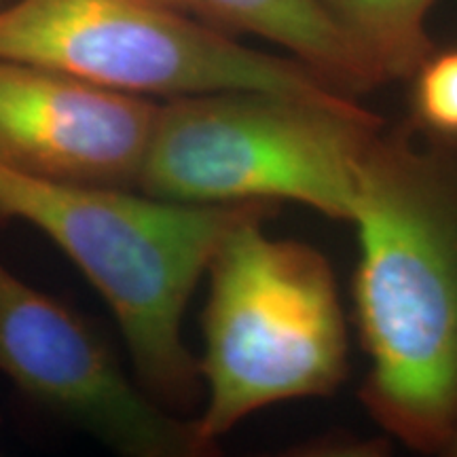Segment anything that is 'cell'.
Returning <instances> with one entry per match:
<instances>
[{
  "label": "cell",
  "instance_id": "277c9868",
  "mask_svg": "<svg viewBox=\"0 0 457 457\" xmlns=\"http://www.w3.org/2000/svg\"><path fill=\"white\" fill-rule=\"evenodd\" d=\"M379 128L353 100L265 91L171 98L159 104L138 188L187 204L295 202L350 220L360 162Z\"/></svg>",
  "mask_w": 457,
  "mask_h": 457
},
{
  "label": "cell",
  "instance_id": "3957f363",
  "mask_svg": "<svg viewBox=\"0 0 457 457\" xmlns=\"http://www.w3.org/2000/svg\"><path fill=\"white\" fill-rule=\"evenodd\" d=\"M262 205L227 231L208 265L205 409L193 421L212 451L245 417L286 400L328 396L347 375V328L333 270L312 245L276 239Z\"/></svg>",
  "mask_w": 457,
  "mask_h": 457
},
{
  "label": "cell",
  "instance_id": "52a82bcc",
  "mask_svg": "<svg viewBox=\"0 0 457 457\" xmlns=\"http://www.w3.org/2000/svg\"><path fill=\"white\" fill-rule=\"evenodd\" d=\"M157 111L140 96L0 60V162L38 179L138 187Z\"/></svg>",
  "mask_w": 457,
  "mask_h": 457
},
{
  "label": "cell",
  "instance_id": "ba28073f",
  "mask_svg": "<svg viewBox=\"0 0 457 457\" xmlns=\"http://www.w3.org/2000/svg\"><path fill=\"white\" fill-rule=\"evenodd\" d=\"M227 34H254L286 49L343 94L379 85L324 0H159Z\"/></svg>",
  "mask_w": 457,
  "mask_h": 457
},
{
  "label": "cell",
  "instance_id": "8fae6325",
  "mask_svg": "<svg viewBox=\"0 0 457 457\" xmlns=\"http://www.w3.org/2000/svg\"><path fill=\"white\" fill-rule=\"evenodd\" d=\"M445 453H449V455H457V430H455V434H453V438H451L449 447H447V451H445Z\"/></svg>",
  "mask_w": 457,
  "mask_h": 457
},
{
  "label": "cell",
  "instance_id": "7a4b0ae2",
  "mask_svg": "<svg viewBox=\"0 0 457 457\" xmlns=\"http://www.w3.org/2000/svg\"><path fill=\"white\" fill-rule=\"evenodd\" d=\"M270 204L171 202L0 162V219L37 227L81 270L119 322L140 386L163 407L197 403L199 360L182 339L187 305L228 228Z\"/></svg>",
  "mask_w": 457,
  "mask_h": 457
},
{
  "label": "cell",
  "instance_id": "9c48e42d",
  "mask_svg": "<svg viewBox=\"0 0 457 457\" xmlns=\"http://www.w3.org/2000/svg\"><path fill=\"white\" fill-rule=\"evenodd\" d=\"M438 0H324L379 81L411 79L432 54L428 15Z\"/></svg>",
  "mask_w": 457,
  "mask_h": 457
},
{
  "label": "cell",
  "instance_id": "8992f818",
  "mask_svg": "<svg viewBox=\"0 0 457 457\" xmlns=\"http://www.w3.org/2000/svg\"><path fill=\"white\" fill-rule=\"evenodd\" d=\"M0 375L30 403L129 457L205 455L193 421L171 417L125 373L85 318L0 262Z\"/></svg>",
  "mask_w": 457,
  "mask_h": 457
},
{
  "label": "cell",
  "instance_id": "6da1fadb",
  "mask_svg": "<svg viewBox=\"0 0 457 457\" xmlns=\"http://www.w3.org/2000/svg\"><path fill=\"white\" fill-rule=\"evenodd\" d=\"M457 142L375 131L358 170L353 303L369 358L362 400L417 451L457 430Z\"/></svg>",
  "mask_w": 457,
  "mask_h": 457
},
{
  "label": "cell",
  "instance_id": "30bf717a",
  "mask_svg": "<svg viewBox=\"0 0 457 457\" xmlns=\"http://www.w3.org/2000/svg\"><path fill=\"white\" fill-rule=\"evenodd\" d=\"M413 114L420 129L457 142V49L432 51L415 74Z\"/></svg>",
  "mask_w": 457,
  "mask_h": 457
},
{
  "label": "cell",
  "instance_id": "5b68a950",
  "mask_svg": "<svg viewBox=\"0 0 457 457\" xmlns=\"http://www.w3.org/2000/svg\"><path fill=\"white\" fill-rule=\"evenodd\" d=\"M0 60L140 98L265 91L352 102L295 57L245 47L159 0H17L0 9Z\"/></svg>",
  "mask_w": 457,
  "mask_h": 457
}]
</instances>
